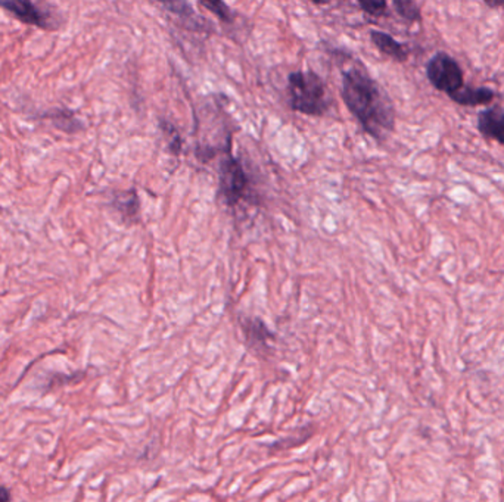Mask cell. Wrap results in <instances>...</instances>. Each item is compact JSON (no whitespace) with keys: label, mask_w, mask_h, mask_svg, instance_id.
I'll return each mask as SVG.
<instances>
[{"label":"cell","mask_w":504,"mask_h":502,"mask_svg":"<svg viewBox=\"0 0 504 502\" xmlns=\"http://www.w3.org/2000/svg\"><path fill=\"white\" fill-rule=\"evenodd\" d=\"M342 99L362 129L382 141L394 132L396 109L380 84L363 67L342 72Z\"/></svg>","instance_id":"cell-1"},{"label":"cell","mask_w":504,"mask_h":502,"mask_svg":"<svg viewBox=\"0 0 504 502\" xmlns=\"http://www.w3.org/2000/svg\"><path fill=\"white\" fill-rule=\"evenodd\" d=\"M289 105L296 113L325 115L329 109L326 84L314 71H294L288 75Z\"/></svg>","instance_id":"cell-2"},{"label":"cell","mask_w":504,"mask_h":502,"mask_svg":"<svg viewBox=\"0 0 504 502\" xmlns=\"http://www.w3.org/2000/svg\"><path fill=\"white\" fill-rule=\"evenodd\" d=\"M426 77L435 90L453 95L465 86V74L460 64L447 52H437L425 65Z\"/></svg>","instance_id":"cell-3"},{"label":"cell","mask_w":504,"mask_h":502,"mask_svg":"<svg viewBox=\"0 0 504 502\" xmlns=\"http://www.w3.org/2000/svg\"><path fill=\"white\" fill-rule=\"evenodd\" d=\"M220 191L229 205L238 204L248 187V177L239 159L227 154L220 164Z\"/></svg>","instance_id":"cell-4"},{"label":"cell","mask_w":504,"mask_h":502,"mask_svg":"<svg viewBox=\"0 0 504 502\" xmlns=\"http://www.w3.org/2000/svg\"><path fill=\"white\" fill-rule=\"evenodd\" d=\"M0 8L13 13V17L38 29H49L50 21L47 13H43L33 0H0Z\"/></svg>","instance_id":"cell-5"},{"label":"cell","mask_w":504,"mask_h":502,"mask_svg":"<svg viewBox=\"0 0 504 502\" xmlns=\"http://www.w3.org/2000/svg\"><path fill=\"white\" fill-rule=\"evenodd\" d=\"M478 132L487 139L496 140L504 146V108L503 106H490L478 114Z\"/></svg>","instance_id":"cell-6"},{"label":"cell","mask_w":504,"mask_h":502,"mask_svg":"<svg viewBox=\"0 0 504 502\" xmlns=\"http://www.w3.org/2000/svg\"><path fill=\"white\" fill-rule=\"evenodd\" d=\"M371 40L375 45L376 49L387 55L388 58L394 59L397 63L407 61L410 50H408L407 46L392 38L391 34L380 31V30H372Z\"/></svg>","instance_id":"cell-7"},{"label":"cell","mask_w":504,"mask_h":502,"mask_svg":"<svg viewBox=\"0 0 504 502\" xmlns=\"http://www.w3.org/2000/svg\"><path fill=\"white\" fill-rule=\"evenodd\" d=\"M455 104L460 106H487L491 104L496 98V91L490 88H471V86H463L458 89L453 95L448 96Z\"/></svg>","instance_id":"cell-8"},{"label":"cell","mask_w":504,"mask_h":502,"mask_svg":"<svg viewBox=\"0 0 504 502\" xmlns=\"http://www.w3.org/2000/svg\"><path fill=\"white\" fill-rule=\"evenodd\" d=\"M161 6L167 9L168 13H175L182 18L186 24L191 25V29L195 31H205L204 27L196 20L195 11L186 0H157Z\"/></svg>","instance_id":"cell-9"},{"label":"cell","mask_w":504,"mask_h":502,"mask_svg":"<svg viewBox=\"0 0 504 502\" xmlns=\"http://www.w3.org/2000/svg\"><path fill=\"white\" fill-rule=\"evenodd\" d=\"M396 13L400 15L405 21L419 22L422 20L421 4L417 0H392Z\"/></svg>","instance_id":"cell-10"},{"label":"cell","mask_w":504,"mask_h":502,"mask_svg":"<svg viewBox=\"0 0 504 502\" xmlns=\"http://www.w3.org/2000/svg\"><path fill=\"white\" fill-rule=\"evenodd\" d=\"M114 207L123 214L124 218H133L138 214L139 200L136 191H124L115 196L114 200Z\"/></svg>","instance_id":"cell-11"},{"label":"cell","mask_w":504,"mask_h":502,"mask_svg":"<svg viewBox=\"0 0 504 502\" xmlns=\"http://www.w3.org/2000/svg\"><path fill=\"white\" fill-rule=\"evenodd\" d=\"M201 4H204L209 13H214L221 22H232L234 13L229 6L225 4V0H200Z\"/></svg>","instance_id":"cell-12"},{"label":"cell","mask_w":504,"mask_h":502,"mask_svg":"<svg viewBox=\"0 0 504 502\" xmlns=\"http://www.w3.org/2000/svg\"><path fill=\"white\" fill-rule=\"evenodd\" d=\"M360 8L373 18L384 17L388 11L387 0H357Z\"/></svg>","instance_id":"cell-13"},{"label":"cell","mask_w":504,"mask_h":502,"mask_svg":"<svg viewBox=\"0 0 504 502\" xmlns=\"http://www.w3.org/2000/svg\"><path fill=\"white\" fill-rule=\"evenodd\" d=\"M483 2L487 4L488 8L504 9V0H483Z\"/></svg>","instance_id":"cell-14"},{"label":"cell","mask_w":504,"mask_h":502,"mask_svg":"<svg viewBox=\"0 0 504 502\" xmlns=\"http://www.w3.org/2000/svg\"><path fill=\"white\" fill-rule=\"evenodd\" d=\"M9 498H11V495H9L8 490L0 488V501H8Z\"/></svg>","instance_id":"cell-15"},{"label":"cell","mask_w":504,"mask_h":502,"mask_svg":"<svg viewBox=\"0 0 504 502\" xmlns=\"http://www.w3.org/2000/svg\"><path fill=\"white\" fill-rule=\"evenodd\" d=\"M312 4H328V0H312Z\"/></svg>","instance_id":"cell-16"}]
</instances>
